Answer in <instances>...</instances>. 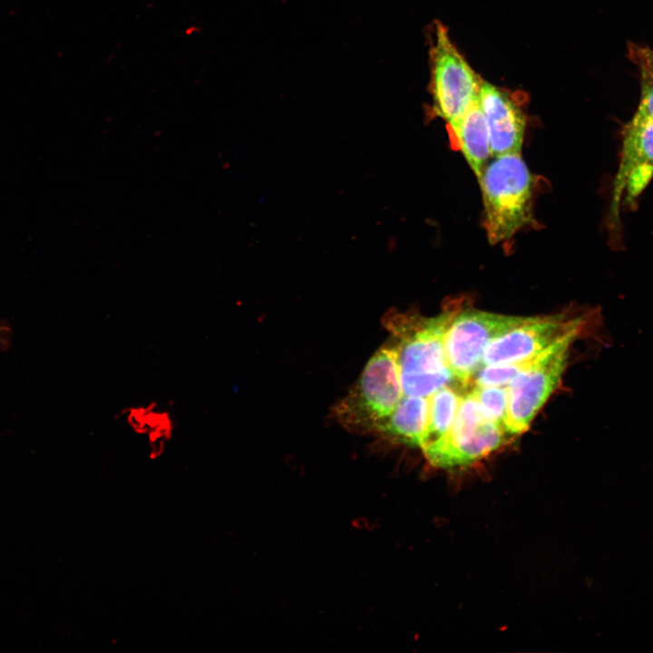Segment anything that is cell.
<instances>
[{"mask_svg": "<svg viewBox=\"0 0 653 653\" xmlns=\"http://www.w3.org/2000/svg\"><path fill=\"white\" fill-rule=\"evenodd\" d=\"M430 56L433 110L449 126L478 102L482 79L452 42L447 28L436 22Z\"/></svg>", "mask_w": 653, "mask_h": 653, "instance_id": "obj_4", "label": "cell"}, {"mask_svg": "<svg viewBox=\"0 0 653 653\" xmlns=\"http://www.w3.org/2000/svg\"><path fill=\"white\" fill-rule=\"evenodd\" d=\"M127 422L137 434L148 435L153 451L161 449L173 430L168 413L157 410L154 404L130 408Z\"/></svg>", "mask_w": 653, "mask_h": 653, "instance_id": "obj_14", "label": "cell"}, {"mask_svg": "<svg viewBox=\"0 0 653 653\" xmlns=\"http://www.w3.org/2000/svg\"><path fill=\"white\" fill-rule=\"evenodd\" d=\"M404 395L395 351L381 347L348 394L335 406L340 424L355 433H376Z\"/></svg>", "mask_w": 653, "mask_h": 653, "instance_id": "obj_3", "label": "cell"}, {"mask_svg": "<svg viewBox=\"0 0 653 653\" xmlns=\"http://www.w3.org/2000/svg\"><path fill=\"white\" fill-rule=\"evenodd\" d=\"M460 309L454 304L432 317L408 313H391L385 317L404 395L428 397L454 382L446 361L444 336Z\"/></svg>", "mask_w": 653, "mask_h": 653, "instance_id": "obj_1", "label": "cell"}, {"mask_svg": "<svg viewBox=\"0 0 653 653\" xmlns=\"http://www.w3.org/2000/svg\"><path fill=\"white\" fill-rule=\"evenodd\" d=\"M449 127L464 159L478 178L492 158L488 128L479 102Z\"/></svg>", "mask_w": 653, "mask_h": 653, "instance_id": "obj_12", "label": "cell"}, {"mask_svg": "<svg viewBox=\"0 0 653 653\" xmlns=\"http://www.w3.org/2000/svg\"><path fill=\"white\" fill-rule=\"evenodd\" d=\"M429 408V396L404 395L376 433L420 447L428 427Z\"/></svg>", "mask_w": 653, "mask_h": 653, "instance_id": "obj_11", "label": "cell"}, {"mask_svg": "<svg viewBox=\"0 0 653 653\" xmlns=\"http://www.w3.org/2000/svg\"><path fill=\"white\" fill-rule=\"evenodd\" d=\"M635 118L653 121V79L641 74L640 102Z\"/></svg>", "mask_w": 653, "mask_h": 653, "instance_id": "obj_18", "label": "cell"}, {"mask_svg": "<svg viewBox=\"0 0 653 653\" xmlns=\"http://www.w3.org/2000/svg\"><path fill=\"white\" fill-rule=\"evenodd\" d=\"M534 359L535 357L520 363L482 365L473 375L469 386H506L517 374L530 366Z\"/></svg>", "mask_w": 653, "mask_h": 653, "instance_id": "obj_16", "label": "cell"}, {"mask_svg": "<svg viewBox=\"0 0 653 653\" xmlns=\"http://www.w3.org/2000/svg\"><path fill=\"white\" fill-rule=\"evenodd\" d=\"M468 388L486 416L506 433L505 423L508 408L506 386L472 385Z\"/></svg>", "mask_w": 653, "mask_h": 653, "instance_id": "obj_15", "label": "cell"}, {"mask_svg": "<svg viewBox=\"0 0 653 653\" xmlns=\"http://www.w3.org/2000/svg\"><path fill=\"white\" fill-rule=\"evenodd\" d=\"M478 102L488 128L492 157L521 153L526 119L513 97L482 80Z\"/></svg>", "mask_w": 653, "mask_h": 653, "instance_id": "obj_10", "label": "cell"}, {"mask_svg": "<svg viewBox=\"0 0 653 653\" xmlns=\"http://www.w3.org/2000/svg\"><path fill=\"white\" fill-rule=\"evenodd\" d=\"M508 435L490 420L471 394L463 393L446 434L423 450L428 461L441 468L472 464L500 448Z\"/></svg>", "mask_w": 653, "mask_h": 653, "instance_id": "obj_6", "label": "cell"}, {"mask_svg": "<svg viewBox=\"0 0 653 653\" xmlns=\"http://www.w3.org/2000/svg\"><path fill=\"white\" fill-rule=\"evenodd\" d=\"M621 157L614 180L610 219L619 220L622 193L635 198L653 175V121L633 117L623 132Z\"/></svg>", "mask_w": 653, "mask_h": 653, "instance_id": "obj_9", "label": "cell"}, {"mask_svg": "<svg viewBox=\"0 0 653 653\" xmlns=\"http://www.w3.org/2000/svg\"><path fill=\"white\" fill-rule=\"evenodd\" d=\"M478 180L490 244L510 239L532 222L533 180L521 153L492 157Z\"/></svg>", "mask_w": 653, "mask_h": 653, "instance_id": "obj_2", "label": "cell"}, {"mask_svg": "<svg viewBox=\"0 0 653 653\" xmlns=\"http://www.w3.org/2000/svg\"><path fill=\"white\" fill-rule=\"evenodd\" d=\"M581 332L557 341L506 385L505 431L508 435H520L529 429L535 415L558 387L567 366L569 349Z\"/></svg>", "mask_w": 653, "mask_h": 653, "instance_id": "obj_5", "label": "cell"}, {"mask_svg": "<svg viewBox=\"0 0 653 653\" xmlns=\"http://www.w3.org/2000/svg\"><path fill=\"white\" fill-rule=\"evenodd\" d=\"M628 55L630 61L638 66L640 74L653 79V49L630 43L628 44Z\"/></svg>", "mask_w": 653, "mask_h": 653, "instance_id": "obj_17", "label": "cell"}, {"mask_svg": "<svg viewBox=\"0 0 653 653\" xmlns=\"http://www.w3.org/2000/svg\"><path fill=\"white\" fill-rule=\"evenodd\" d=\"M586 322L583 316L567 314L534 317L494 339L483 353L482 366L531 360L563 337L582 331Z\"/></svg>", "mask_w": 653, "mask_h": 653, "instance_id": "obj_8", "label": "cell"}, {"mask_svg": "<svg viewBox=\"0 0 653 653\" xmlns=\"http://www.w3.org/2000/svg\"><path fill=\"white\" fill-rule=\"evenodd\" d=\"M463 393L452 385H444L429 396L428 427L420 446L422 451L443 437L451 427Z\"/></svg>", "mask_w": 653, "mask_h": 653, "instance_id": "obj_13", "label": "cell"}, {"mask_svg": "<svg viewBox=\"0 0 653 653\" xmlns=\"http://www.w3.org/2000/svg\"><path fill=\"white\" fill-rule=\"evenodd\" d=\"M533 317L460 309L444 336L446 361L454 381L467 388L473 375L482 366L487 346L500 336Z\"/></svg>", "mask_w": 653, "mask_h": 653, "instance_id": "obj_7", "label": "cell"}]
</instances>
